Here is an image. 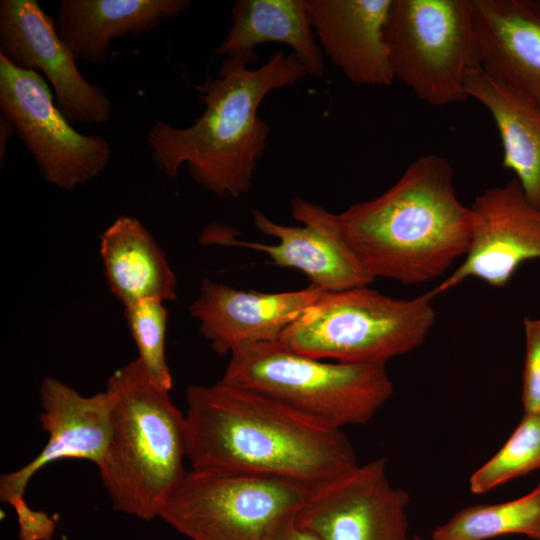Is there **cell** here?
Here are the masks:
<instances>
[{"label": "cell", "mask_w": 540, "mask_h": 540, "mask_svg": "<svg viewBox=\"0 0 540 540\" xmlns=\"http://www.w3.org/2000/svg\"><path fill=\"white\" fill-rule=\"evenodd\" d=\"M0 110L51 185L72 192L101 174L110 162L109 142L75 130L55 105L42 75L16 67L2 54Z\"/></svg>", "instance_id": "9c48e42d"}, {"label": "cell", "mask_w": 540, "mask_h": 540, "mask_svg": "<svg viewBox=\"0 0 540 540\" xmlns=\"http://www.w3.org/2000/svg\"><path fill=\"white\" fill-rule=\"evenodd\" d=\"M284 540H322L317 535L295 526L288 532Z\"/></svg>", "instance_id": "83f0119b"}, {"label": "cell", "mask_w": 540, "mask_h": 540, "mask_svg": "<svg viewBox=\"0 0 540 540\" xmlns=\"http://www.w3.org/2000/svg\"><path fill=\"white\" fill-rule=\"evenodd\" d=\"M186 458L193 469L312 486L359 463L342 429L220 379L186 391Z\"/></svg>", "instance_id": "6da1fadb"}, {"label": "cell", "mask_w": 540, "mask_h": 540, "mask_svg": "<svg viewBox=\"0 0 540 540\" xmlns=\"http://www.w3.org/2000/svg\"><path fill=\"white\" fill-rule=\"evenodd\" d=\"M413 540H424V539H422V538L419 537V536H413Z\"/></svg>", "instance_id": "f1b7e54d"}, {"label": "cell", "mask_w": 540, "mask_h": 540, "mask_svg": "<svg viewBox=\"0 0 540 540\" xmlns=\"http://www.w3.org/2000/svg\"><path fill=\"white\" fill-rule=\"evenodd\" d=\"M232 25L216 53L247 65L258 62L256 47L268 42L289 46L307 74L320 77L325 56L316 41L305 0H238Z\"/></svg>", "instance_id": "d6986e66"}, {"label": "cell", "mask_w": 540, "mask_h": 540, "mask_svg": "<svg viewBox=\"0 0 540 540\" xmlns=\"http://www.w3.org/2000/svg\"><path fill=\"white\" fill-rule=\"evenodd\" d=\"M308 485L220 470H186L158 518L190 540H284Z\"/></svg>", "instance_id": "52a82bcc"}, {"label": "cell", "mask_w": 540, "mask_h": 540, "mask_svg": "<svg viewBox=\"0 0 540 540\" xmlns=\"http://www.w3.org/2000/svg\"><path fill=\"white\" fill-rule=\"evenodd\" d=\"M41 428L48 441L40 453L23 467L0 478V499L14 504L24 499L31 478L43 467L62 459H81L100 464L111 435L110 400L106 391L83 396L52 376L39 389Z\"/></svg>", "instance_id": "5bb4252c"}, {"label": "cell", "mask_w": 540, "mask_h": 540, "mask_svg": "<svg viewBox=\"0 0 540 540\" xmlns=\"http://www.w3.org/2000/svg\"><path fill=\"white\" fill-rule=\"evenodd\" d=\"M221 379L339 429L366 424L393 393L385 365L325 362L279 340L234 349Z\"/></svg>", "instance_id": "8992f818"}, {"label": "cell", "mask_w": 540, "mask_h": 540, "mask_svg": "<svg viewBox=\"0 0 540 540\" xmlns=\"http://www.w3.org/2000/svg\"><path fill=\"white\" fill-rule=\"evenodd\" d=\"M540 468V414L525 413L505 444L469 479L474 494H484Z\"/></svg>", "instance_id": "603a6c76"}, {"label": "cell", "mask_w": 540, "mask_h": 540, "mask_svg": "<svg viewBox=\"0 0 540 540\" xmlns=\"http://www.w3.org/2000/svg\"><path fill=\"white\" fill-rule=\"evenodd\" d=\"M433 299L394 298L369 285L322 292L278 340L316 359L386 365L424 343L436 320Z\"/></svg>", "instance_id": "5b68a950"}, {"label": "cell", "mask_w": 540, "mask_h": 540, "mask_svg": "<svg viewBox=\"0 0 540 540\" xmlns=\"http://www.w3.org/2000/svg\"><path fill=\"white\" fill-rule=\"evenodd\" d=\"M19 525L20 540H51L56 529L55 520L44 511L32 509L21 499L12 504Z\"/></svg>", "instance_id": "484cf974"}, {"label": "cell", "mask_w": 540, "mask_h": 540, "mask_svg": "<svg viewBox=\"0 0 540 540\" xmlns=\"http://www.w3.org/2000/svg\"><path fill=\"white\" fill-rule=\"evenodd\" d=\"M409 502L378 458L310 486L295 524L322 540H413Z\"/></svg>", "instance_id": "30bf717a"}, {"label": "cell", "mask_w": 540, "mask_h": 540, "mask_svg": "<svg viewBox=\"0 0 540 540\" xmlns=\"http://www.w3.org/2000/svg\"><path fill=\"white\" fill-rule=\"evenodd\" d=\"M479 66L540 105V0H472Z\"/></svg>", "instance_id": "e0dca14e"}, {"label": "cell", "mask_w": 540, "mask_h": 540, "mask_svg": "<svg viewBox=\"0 0 540 540\" xmlns=\"http://www.w3.org/2000/svg\"><path fill=\"white\" fill-rule=\"evenodd\" d=\"M190 6L188 0H60L55 28L76 60L101 63L114 40L148 34Z\"/></svg>", "instance_id": "ac0fdd59"}, {"label": "cell", "mask_w": 540, "mask_h": 540, "mask_svg": "<svg viewBox=\"0 0 540 540\" xmlns=\"http://www.w3.org/2000/svg\"><path fill=\"white\" fill-rule=\"evenodd\" d=\"M291 214L302 226L276 223L262 212H252L262 233L278 239L273 245L216 236L217 242L265 253L279 267L303 272L324 292L371 284L375 279L347 243L337 214L301 197L291 201Z\"/></svg>", "instance_id": "4fadbf2b"}, {"label": "cell", "mask_w": 540, "mask_h": 540, "mask_svg": "<svg viewBox=\"0 0 540 540\" xmlns=\"http://www.w3.org/2000/svg\"><path fill=\"white\" fill-rule=\"evenodd\" d=\"M100 255L112 293L126 306L176 299V276L151 233L136 218L118 217L100 236Z\"/></svg>", "instance_id": "44dd1931"}, {"label": "cell", "mask_w": 540, "mask_h": 540, "mask_svg": "<svg viewBox=\"0 0 540 540\" xmlns=\"http://www.w3.org/2000/svg\"><path fill=\"white\" fill-rule=\"evenodd\" d=\"M0 54L16 67L41 71L57 107L71 124L98 125L111 118L105 90L88 82L56 32L55 20L36 0L0 1Z\"/></svg>", "instance_id": "8fae6325"}, {"label": "cell", "mask_w": 540, "mask_h": 540, "mask_svg": "<svg viewBox=\"0 0 540 540\" xmlns=\"http://www.w3.org/2000/svg\"><path fill=\"white\" fill-rule=\"evenodd\" d=\"M324 292L314 284L286 292L244 291L204 279L189 311L219 355L242 345L276 341Z\"/></svg>", "instance_id": "9a60e30c"}, {"label": "cell", "mask_w": 540, "mask_h": 540, "mask_svg": "<svg viewBox=\"0 0 540 540\" xmlns=\"http://www.w3.org/2000/svg\"><path fill=\"white\" fill-rule=\"evenodd\" d=\"M385 40L394 78L423 102L467 100L479 66L472 0H392Z\"/></svg>", "instance_id": "ba28073f"}, {"label": "cell", "mask_w": 540, "mask_h": 540, "mask_svg": "<svg viewBox=\"0 0 540 540\" xmlns=\"http://www.w3.org/2000/svg\"><path fill=\"white\" fill-rule=\"evenodd\" d=\"M105 391L111 435L101 480L116 511L151 521L186 472L185 416L139 358L117 369Z\"/></svg>", "instance_id": "277c9868"}, {"label": "cell", "mask_w": 540, "mask_h": 540, "mask_svg": "<svg viewBox=\"0 0 540 540\" xmlns=\"http://www.w3.org/2000/svg\"><path fill=\"white\" fill-rule=\"evenodd\" d=\"M124 316L138 349L137 358L151 379L170 391L173 379L165 353L167 311L163 302L146 299L128 304Z\"/></svg>", "instance_id": "cb8c5ba5"}, {"label": "cell", "mask_w": 540, "mask_h": 540, "mask_svg": "<svg viewBox=\"0 0 540 540\" xmlns=\"http://www.w3.org/2000/svg\"><path fill=\"white\" fill-rule=\"evenodd\" d=\"M337 215L370 275L405 285L443 276L472 240L471 208L458 198L450 163L434 154L410 163L381 195Z\"/></svg>", "instance_id": "7a4b0ae2"}, {"label": "cell", "mask_w": 540, "mask_h": 540, "mask_svg": "<svg viewBox=\"0 0 540 540\" xmlns=\"http://www.w3.org/2000/svg\"><path fill=\"white\" fill-rule=\"evenodd\" d=\"M511 534L540 540V484L514 500L460 509L433 530L432 540H488Z\"/></svg>", "instance_id": "7402d4cb"}, {"label": "cell", "mask_w": 540, "mask_h": 540, "mask_svg": "<svg viewBox=\"0 0 540 540\" xmlns=\"http://www.w3.org/2000/svg\"><path fill=\"white\" fill-rule=\"evenodd\" d=\"M16 134V129L12 121L4 114H0V163L6 157L7 145L10 137Z\"/></svg>", "instance_id": "4316f807"}, {"label": "cell", "mask_w": 540, "mask_h": 540, "mask_svg": "<svg viewBox=\"0 0 540 540\" xmlns=\"http://www.w3.org/2000/svg\"><path fill=\"white\" fill-rule=\"evenodd\" d=\"M525 358L522 379L524 413L540 414V318L523 320Z\"/></svg>", "instance_id": "d4e9b609"}, {"label": "cell", "mask_w": 540, "mask_h": 540, "mask_svg": "<svg viewBox=\"0 0 540 540\" xmlns=\"http://www.w3.org/2000/svg\"><path fill=\"white\" fill-rule=\"evenodd\" d=\"M308 76L299 58L275 52L258 68L226 58L215 77L195 86L204 104L188 127L156 120L147 133L154 165L171 179L187 165L193 180L221 197L239 198L252 185L267 146L268 124L258 108L272 91Z\"/></svg>", "instance_id": "3957f363"}, {"label": "cell", "mask_w": 540, "mask_h": 540, "mask_svg": "<svg viewBox=\"0 0 540 540\" xmlns=\"http://www.w3.org/2000/svg\"><path fill=\"white\" fill-rule=\"evenodd\" d=\"M469 98L490 113L503 151L502 166L515 174L525 197L540 207V105L488 75L480 66L466 80Z\"/></svg>", "instance_id": "ffe728a7"}, {"label": "cell", "mask_w": 540, "mask_h": 540, "mask_svg": "<svg viewBox=\"0 0 540 540\" xmlns=\"http://www.w3.org/2000/svg\"><path fill=\"white\" fill-rule=\"evenodd\" d=\"M470 208L469 250L456 269L428 291L433 298L471 278L504 287L523 263L540 259V207L525 197L515 178L486 189Z\"/></svg>", "instance_id": "7c38bea8"}, {"label": "cell", "mask_w": 540, "mask_h": 540, "mask_svg": "<svg viewBox=\"0 0 540 540\" xmlns=\"http://www.w3.org/2000/svg\"><path fill=\"white\" fill-rule=\"evenodd\" d=\"M319 45L348 80L389 86L395 80L385 40L392 0H305Z\"/></svg>", "instance_id": "2e32d148"}]
</instances>
